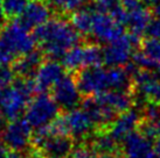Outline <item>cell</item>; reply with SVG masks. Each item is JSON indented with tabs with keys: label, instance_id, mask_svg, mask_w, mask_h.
<instances>
[{
	"label": "cell",
	"instance_id": "6da1fadb",
	"mask_svg": "<svg viewBox=\"0 0 160 158\" xmlns=\"http://www.w3.org/2000/svg\"><path fill=\"white\" fill-rule=\"evenodd\" d=\"M82 95L95 97L110 90L132 91V75L126 67L102 65L82 69L75 77Z\"/></svg>",
	"mask_w": 160,
	"mask_h": 158
},
{
	"label": "cell",
	"instance_id": "7a4b0ae2",
	"mask_svg": "<svg viewBox=\"0 0 160 158\" xmlns=\"http://www.w3.org/2000/svg\"><path fill=\"white\" fill-rule=\"evenodd\" d=\"M33 35L45 56L61 59L68 50L82 41V35L70 21L63 18H53L36 28Z\"/></svg>",
	"mask_w": 160,
	"mask_h": 158
},
{
	"label": "cell",
	"instance_id": "3957f363",
	"mask_svg": "<svg viewBox=\"0 0 160 158\" xmlns=\"http://www.w3.org/2000/svg\"><path fill=\"white\" fill-rule=\"evenodd\" d=\"M35 91L33 79L22 77H18L11 85L0 88V112L6 120L21 118Z\"/></svg>",
	"mask_w": 160,
	"mask_h": 158
},
{
	"label": "cell",
	"instance_id": "277c9868",
	"mask_svg": "<svg viewBox=\"0 0 160 158\" xmlns=\"http://www.w3.org/2000/svg\"><path fill=\"white\" fill-rule=\"evenodd\" d=\"M35 45L34 35L23 28L17 20L6 23L0 28V48L14 61L35 50Z\"/></svg>",
	"mask_w": 160,
	"mask_h": 158
},
{
	"label": "cell",
	"instance_id": "5b68a950",
	"mask_svg": "<svg viewBox=\"0 0 160 158\" xmlns=\"http://www.w3.org/2000/svg\"><path fill=\"white\" fill-rule=\"evenodd\" d=\"M58 112L60 106L54 100V98L47 92H41L32 98L25 110L23 118L32 128L39 129L53 122L58 116Z\"/></svg>",
	"mask_w": 160,
	"mask_h": 158
},
{
	"label": "cell",
	"instance_id": "8992f818",
	"mask_svg": "<svg viewBox=\"0 0 160 158\" xmlns=\"http://www.w3.org/2000/svg\"><path fill=\"white\" fill-rule=\"evenodd\" d=\"M61 62L66 70L78 72L85 67L101 65L104 62L103 49L96 43L77 44L64 53Z\"/></svg>",
	"mask_w": 160,
	"mask_h": 158
},
{
	"label": "cell",
	"instance_id": "52a82bcc",
	"mask_svg": "<svg viewBox=\"0 0 160 158\" xmlns=\"http://www.w3.org/2000/svg\"><path fill=\"white\" fill-rule=\"evenodd\" d=\"M142 40L132 34H123L103 49V61L109 66H125L133 56L136 44Z\"/></svg>",
	"mask_w": 160,
	"mask_h": 158
},
{
	"label": "cell",
	"instance_id": "ba28073f",
	"mask_svg": "<svg viewBox=\"0 0 160 158\" xmlns=\"http://www.w3.org/2000/svg\"><path fill=\"white\" fill-rule=\"evenodd\" d=\"M1 135L4 145L13 152L23 151L27 149V146L32 145V126L27 122L25 118L11 120L5 126Z\"/></svg>",
	"mask_w": 160,
	"mask_h": 158
},
{
	"label": "cell",
	"instance_id": "9c48e42d",
	"mask_svg": "<svg viewBox=\"0 0 160 158\" xmlns=\"http://www.w3.org/2000/svg\"><path fill=\"white\" fill-rule=\"evenodd\" d=\"M125 34L124 26L117 21L110 13L93 8L91 34L93 39L102 43H110Z\"/></svg>",
	"mask_w": 160,
	"mask_h": 158
},
{
	"label": "cell",
	"instance_id": "30bf717a",
	"mask_svg": "<svg viewBox=\"0 0 160 158\" xmlns=\"http://www.w3.org/2000/svg\"><path fill=\"white\" fill-rule=\"evenodd\" d=\"M132 93L145 102L160 105V79L157 73L146 69H138L132 76Z\"/></svg>",
	"mask_w": 160,
	"mask_h": 158
},
{
	"label": "cell",
	"instance_id": "8fae6325",
	"mask_svg": "<svg viewBox=\"0 0 160 158\" xmlns=\"http://www.w3.org/2000/svg\"><path fill=\"white\" fill-rule=\"evenodd\" d=\"M68 136L74 140L88 137L96 127L89 114L83 108H71L61 115Z\"/></svg>",
	"mask_w": 160,
	"mask_h": 158
},
{
	"label": "cell",
	"instance_id": "7c38bea8",
	"mask_svg": "<svg viewBox=\"0 0 160 158\" xmlns=\"http://www.w3.org/2000/svg\"><path fill=\"white\" fill-rule=\"evenodd\" d=\"M123 158H157L152 141L142 132H132L120 142Z\"/></svg>",
	"mask_w": 160,
	"mask_h": 158
},
{
	"label": "cell",
	"instance_id": "4fadbf2b",
	"mask_svg": "<svg viewBox=\"0 0 160 158\" xmlns=\"http://www.w3.org/2000/svg\"><path fill=\"white\" fill-rule=\"evenodd\" d=\"M52 97L58 102L60 108L71 109L75 108L81 101V92L78 90L75 77L64 75L58 83L52 88Z\"/></svg>",
	"mask_w": 160,
	"mask_h": 158
},
{
	"label": "cell",
	"instance_id": "5bb4252c",
	"mask_svg": "<svg viewBox=\"0 0 160 158\" xmlns=\"http://www.w3.org/2000/svg\"><path fill=\"white\" fill-rule=\"evenodd\" d=\"M52 7L46 0H31L22 14L15 20L27 30H35L36 28L50 20Z\"/></svg>",
	"mask_w": 160,
	"mask_h": 158
},
{
	"label": "cell",
	"instance_id": "9a60e30c",
	"mask_svg": "<svg viewBox=\"0 0 160 158\" xmlns=\"http://www.w3.org/2000/svg\"><path fill=\"white\" fill-rule=\"evenodd\" d=\"M64 67L61 63L56 59L49 58L48 61L43 62L38 69L36 73L33 77L34 86L38 92H47L52 91V88L58 83V80L62 78L64 73Z\"/></svg>",
	"mask_w": 160,
	"mask_h": 158
},
{
	"label": "cell",
	"instance_id": "2e32d148",
	"mask_svg": "<svg viewBox=\"0 0 160 158\" xmlns=\"http://www.w3.org/2000/svg\"><path fill=\"white\" fill-rule=\"evenodd\" d=\"M132 57L139 69H157L160 65V40L151 36L142 39Z\"/></svg>",
	"mask_w": 160,
	"mask_h": 158
},
{
	"label": "cell",
	"instance_id": "e0dca14e",
	"mask_svg": "<svg viewBox=\"0 0 160 158\" xmlns=\"http://www.w3.org/2000/svg\"><path fill=\"white\" fill-rule=\"evenodd\" d=\"M142 113L130 108L126 112L120 113L111 123L107 132L117 143H120L129 134L134 132L142 122Z\"/></svg>",
	"mask_w": 160,
	"mask_h": 158
},
{
	"label": "cell",
	"instance_id": "ac0fdd59",
	"mask_svg": "<svg viewBox=\"0 0 160 158\" xmlns=\"http://www.w3.org/2000/svg\"><path fill=\"white\" fill-rule=\"evenodd\" d=\"M95 99L109 107L118 115L130 109L134 102L132 91H124V90L105 91V92L95 95Z\"/></svg>",
	"mask_w": 160,
	"mask_h": 158
},
{
	"label": "cell",
	"instance_id": "d6986e66",
	"mask_svg": "<svg viewBox=\"0 0 160 158\" xmlns=\"http://www.w3.org/2000/svg\"><path fill=\"white\" fill-rule=\"evenodd\" d=\"M43 56L45 55L41 50H33L17 58L12 65L14 75L22 78H32V76L34 77L38 69L43 63Z\"/></svg>",
	"mask_w": 160,
	"mask_h": 158
},
{
	"label": "cell",
	"instance_id": "ffe728a7",
	"mask_svg": "<svg viewBox=\"0 0 160 158\" xmlns=\"http://www.w3.org/2000/svg\"><path fill=\"white\" fill-rule=\"evenodd\" d=\"M93 8H80L71 13L70 22L81 35H90L92 27Z\"/></svg>",
	"mask_w": 160,
	"mask_h": 158
},
{
	"label": "cell",
	"instance_id": "44dd1931",
	"mask_svg": "<svg viewBox=\"0 0 160 158\" xmlns=\"http://www.w3.org/2000/svg\"><path fill=\"white\" fill-rule=\"evenodd\" d=\"M91 146L96 152L103 154H117L118 143L107 132H98L97 137L92 141Z\"/></svg>",
	"mask_w": 160,
	"mask_h": 158
},
{
	"label": "cell",
	"instance_id": "7402d4cb",
	"mask_svg": "<svg viewBox=\"0 0 160 158\" xmlns=\"http://www.w3.org/2000/svg\"><path fill=\"white\" fill-rule=\"evenodd\" d=\"M31 0H1V8L6 19L15 20L19 18Z\"/></svg>",
	"mask_w": 160,
	"mask_h": 158
},
{
	"label": "cell",
	"instance_id": "603a6c76",
	"mask_svg": "<svg viewBox=\"0 0 160 158\" xmlns=\"http://www.w3.org/2000/svg\"><path fill=\"white\" fill-rule=\"evenodd\" d=\"M139 132H142L152 142H160V118H142Z\"/></svg>",
	"mask_w": 160,
	"mask_h": 158
},
{
	"label": "cell",
	"instance_id": "cb8c5ba5",
	"mask_svg": "<svg viewBox=\"0 0 160 158\" xmlns=\"http://www.w3.org/2000/svg\"><path fill=\"white\" fill-rule=\"evenodd\" d=\"M49 6L62 13H74L82 8L89 0H46Z\"/></svg>",
	"mask_w": 160,
	"mask_h": 158
},
{
	"label": "cell",
	"instance_id": "d4e9b609",
	"mask_svg": "<svg viewBox=\"0 0 160 158\" xmlns=\"http://www.w3.org/2000/svg\"><path fill=\"white\" fill-rule=\"evenodd\" d=\"M69 158H97V152L91 145H80L74 149Z\"/></svg>",
	"mask_w": 160,
	"mask_h": 158
},
{
	"label": "cell",
	"instance_id": "484cf974",
	"mask_svg": "<svg viewBox=\"0 0 160 158\" xmlns=\"http://www.w3.org/2000/svg\"><path fill=\"white\" fill-rule=\"evenodd\" d=\"M14 80V72L12 67L0 66V88H4L12 84Z\"/></svg>",
	"mask_w": 160,
	"mask_h": 158
},
{
	"label": "cell",
	"instance_id": "4316f807",
	"mask_svg": "<svg viewBox=\"0 0 160 158\" xmlns=\"http://www.w3.org/2000/svg\"><path fill=\"white\" fill-rule=\"evenodd\" d=\"M95 4V8L102 12L111 13V11L116 8L120 0H92Z\"/></svg>",
	"mask_w": 160,
	"mask_h": 158
},
{
	"label": "cell",
	"instance_id": "83f0119b",
	"mask_svg": "<svg viewBox=\"0 0 160 158\" xmlns=\"http://www.w3.org/2000/svg\"><path fill=\"white\" fill-rule=\"evenodd\" d=\"M147 33L151 37H156L160 40V19L158 20H152L150 26L147 28Z\"/></svg>",
	"mask_w": 160,
	"mask_h": 158
},
{
	"label": "cell",
	"instance_id": "f1b7e54d",
	"mask_svg": "<svg viewBox=\"0 0 160 158\" xmlns=\"http://www.w3.org/2000/svg\"><path fill=\"white\" fill-rule=\"evenodd\" d=\"M153 14H154L158 19H160V0L153 5Z\"/></svg>",
	"mask_w": 160,
	"mask_h": 158
},
{
	"label": "cell",
	"instance_id": "f546056e",
	"mask_svg": "<svg viewBox=\"0 0 160 158\" xmlns=\"http://www.w3.org/2000/svg\"><path fill=\"white\" fill-rule=\"evenodd\" d=\"M97 158H123V157H122V155H117V154H103Z\"/></svg>",
	"mask_w": 160,
	"mask_h": 158
},
{
	"label": "cell",
	"instance_id": "4dcf8cb0",
	"mask_svg": "<svg viewBox=\"0 0 160 158\" xmlns=\"http://www.w3.org/2000/svg\"><path fill=\"white\" fill-rule=\"evenodd\" d=\"M4 158H26L22 155L18 154V152H11V154H6Z\"/></svg>",
	"mask_w": 160,
	"mask_h": 158
},
{
	"label": "cell",
	"instance_id": "1f68e13d",
	"mask_svg": "<svg viewBox=\"0 0 160 158\" xmlns=\"http://www.w3.org/2000/svg\"><path fill=\"white\" fill-rule=\"evenodd\" d=\"M5 15H4V12H2V8H1V0H0V28L4 26V20H5Z\"/></svg>",
	"mask_w": 160,
	"mask_h": 158
},
{
	"label": "cell",
	"instance_id": "d6a6232c",
	"mask_svg": "<svg viewBox=\"0 0 160 158\" xmlns=\"http://www.w3.org/2000/svg\"><path fill=\"white\" fill-rule=\"evenodd\" d=\"M5 126H6V118H5L4 115H2V113L0 112V129H1V128H5Z\"/></svg>",
	"mask_w": 160,
	"mask_h": 158
},
{
	"label": "cell",
	"instance_id": "836d02e7",
	"mask_svg": "<svg viewBox=\"0 0 160 158\" xmlns=\"http://www.w3.org/2000/svg\"><path fill=\"white\" fill-rule=\"evenodd\" d=\"M154 150H156L157 158H160V142H157L154 145Z\"/></svg>",
	"mask_w": 160,
	"mask_h": 158
},
{
	"label": "cell",
	"instance_id": "e575fe53",
	"mask_svg": "<svg viewBox=\"0 0 160 158\" xmlns=\"http://www.w3.org/2000/svg\"><path fill=\"white\" fill-rule=\"evenodd\" d=\"M142 1H144L147 6H150V5H154L156 2H158L159 0H142Z\"/></svg>",
	"mask_w": 160,
	"mask_h": 158
},
{
	"label": "cell",
	"instance_id": "d590c367",
	"mask_svg": "<svg viewBox=\"0 0 160 158\" xmlns=\"http://www.w3.org/2000/svg\"><path fill=\"white\" fill-rule=\"evenodd\" d=\"M6 156V150H5L4 146L0 148V158H4Z\"/></svg>",
	"mask_w": 160,
	"mask_h": 158
},
{
	"label": "cell",
	"instance_id": "8d00e7d4",
	"mask_svg": "<svg viewBox=\"0 0 160 158\" xmlns=\"http://www.w3.org/2000/svg\"><path fill=\"white\" fill-rule=\"evenodd\" d=\"M156 73H157V76H158V78L160 79V65L157 67V72H156Z\"/></svg>",
	"mask_w": 160,
	"mask_h": 158
},
{
	"label": "cell",
	"instance_id": "74e56055",
	"mask_svg": "<svg viewBox=\"0 0 160 158\" xmlns=\"http://www.w3.org/2000/svg\"><path fill=\"white\" fill-rule=\"evenodd\" d=\"M4 146V142H2V135L0 134V148Z\"/></svg>",
	"mask_w": 160,
	"mask_h": 158
},
{
	"label": "cell",
	"instance_id": "f35d334b",
	"mask_svg": "<svg viewBox=\"0 0 160 158\" xmlns=\"http://www.w3.org/2000/svg\"><path fill=\"white\" fill-rule=\"evenodd\" d=\"M35 158H48V157H35Z\"/></svg>",
	"mask_w": 160,
	"mask_h": 158
}]
</instances>
